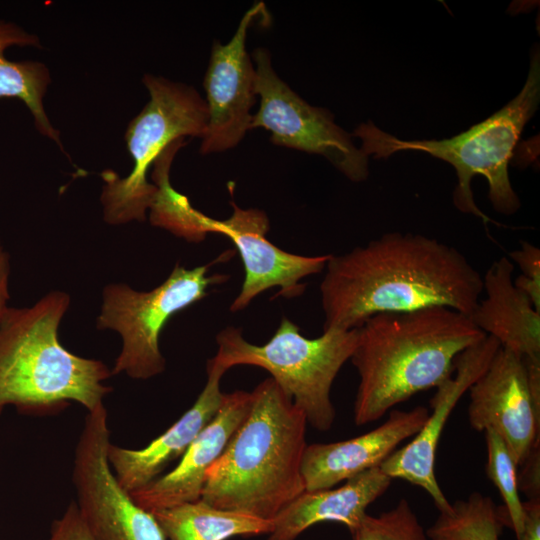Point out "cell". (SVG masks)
I'll list each match as a JSON object with an SVG mask.
<instances>
[{
	"label": "cell",
	"instance_id": "obj_17",
	"mask_svg": "<svg viewBox=\"0 0 540 540\" xmlns=\"http://www.w3.org/2000/svg\"><path fill=\"white\" fill-rule=\"evenodd\" d=\"M207 381L194 404L164 433L140 449L109 444L107 458L123 489L131 493L156 480L190 444L217 413L224 393L220 382L225 370L207 362Z\"/></svg>",
	"mask_w": 540,
	"mask_h": 540
},
{
	"label": "cell",
	"instance_id": "obj_30",
	"mask_svg": "<svg viewBox=\"0 0 540 540\" xmlns=\"http://www.w3.org/2000/svg\"><path fill=\"white\" fill-rule=\"evenodd\" d=\"M11 272L10 255L0 241V321L8 306L9 277Z\"/></svg>",
	"mask_w": 540,
	"mask_h": 540
},
{
	"label": "cell",
	"instance_id": "obj_6",
	"mask_svg": "<svg viewBox=\"0 0 540 540\" xmlns=\"http://www.w3.org/2000/svg\"><path fill=\"white\" fill-rule=\"evenodd\" d=\"M216 343L217 353L209 363L225 371L238 365L265 369L303 411L307 423L321 432L330 430L336 417L331 387L353 354L357 328L325 330L317 338H307L297 324L283 317L262 345L248 342L234 326L220 331Z\"/></svg>",
	"mask_w": 540,
	"mask_h": 540
},
{
	"label": "cell",
	"instance_id": "obj_22",
	"mask_svg": "<svg viewBox=\"0 0 540 540\" xmlns=\"http://www.w3.org/2000/svg\"><path fill=\"white\" fill-rule=\"evenodd\" d=\"M185 144V139L171 143L154 162L152 173L156 194L149 208V220L154 226L166 229L190 242H200L208 233L209 216L195 209L189 199L170 184L169 171L172 160Z\"/></svg>",
	"mask_w": 540,
	"mask_h": 540
},
{
	"label": "cell",
	"instance_id": "obj_14",
	"mask_svg": "<svg viewBox=\"0 0 540 540\" xmlns=\"http://www.w3.org/2000/svg\"><path fill=\"white\" fill-rule=\"evenodd\" d=\"M500 347L494 337L487 335L462 352L455 360V376L436 387L430 400L432 412L421 430L407 445L396 449L379 466L392 480L402 479L425 490L439 512L450 508V502L435 475L436 450L442 431L462 395L487 369Z\"/></svg>",
	"mask_w": 540,
	"mask_h": 540
},
{
	"label": "cell",
	"instance_id": "obj_7",
	"mask_svg": "<svg viewBox=\"0 0 540 540\" xmlns=\"http://www.w3.org/2000/svg\"><path fill=\"white\" fill-rule=\"evenodd\" d=\"M143 83L149 101L129 123L125 141L133 160L131 173L121 178L112 170L100 175L103 217L111 225L143 222L156 194L147 172L174 141L205 134L208 109L205 99L191 86L147 74Z\"/></svg>",
	"mask_w": 540,
	"mask_h": 540
},
{
	"label": "cell",
	"instance_id": "obj_15",
	"mask_svg": "<svg viewBox=\"0 0 540 540\" xmlns=\"http://www.w3.org/2000/svg\"><path fill=\"white\" fill-rule=\"evenodd\" d=\"M251 404V392L224 393L217 413L190 444L176 467L131 492L132 499L148 512L199 500L208 469L224 451Z\"/></svg>",
	"mask_w": 540,
	"mask_h": 540
},
{
	"label": "cell",
	"instance_id": "obj_13",
	"mask_svg": "<svg viewBox=\"0 0 540 540\" xmlns=\"http://www.w3.org/2000/svg\"><path fill=\"white\" fill-rule=\"evenodd\" d=\"M233 212L225 220L208 219V233L226 236L236 247L243 267L241 290L230 305L231 312L244 310L264 291L279 287L275 297L295 298L306 285L301 280L322 272L330 254L304 256L284 251L271 243L266 234L270 228L265 212L243 209L231 202Z\"/></svg>",
	"mask_w": 540,
	"mask_h": 540
},
{
	"label": "cell",
	"instance_id": "obj_26",
	"mask_svg": "<svg viewBox=\"0 0 540 540\" xmlns=\"http://www.w3.org/2000/svg\"><path fill=\"white\" fill-rule=\"evenodd\" d=\"M508 258L521 270L513 279L514 285L523 291L540 311V250L534 244L522 241L519 249L509 253Z\"/></svg>",
	"mask_w": 540,
	"mask_h": 540
},
{
	"label": "cell",
	"instance_id": "obj_18",
	"mask_svg": "<svg viewBox=\"0 0 540 540\" xmlns=\"http://www.w3.org/2000/svg\"><path fill=\"white\" fill-rule=\"evenodd\" d=\"M514 264L507 256L493 261L482 276V293L468 316L501 347L525 358H540V311L513 282Z\"/></svg>",
	"mask_w": 540,
	"mask_h": 540
},
{
	"label": "cell",
	"instance_id": "obj_8",
	"mask_svg": "<svg viewBox=\"0 0 540 540\" xmlns=\"http://www.w3.org/2000/svg\"><path fill=\"white\" fill-rule=\"evenodd\" d=\"M229 254L194 268L175 265L168 277L149 291H137L126 283L107 284L96 327L119 333L122 347L111 369L136 380L160 375L166 360L160 349V335L178 312L204 299L210 287L223 284L229 275L209 274V268Z\"/></svg>",
	"mask_w": 540,
	"mask_h": 540
},
{
	"label": "cell",
	"instance_id": "obj_10",
	"mask_svg": "<svg viewBox=\"0 0 540 540\" xmlns=\"http://www.w3.org/2000/svg\"><path fill=\"white\" fill-rule=\"evenodd\" d=\"M468 391L470 426L494 430L520 467L540 446V358L500 347Z\"/></svg>",
	"mask_w": 540,
	"mask_h": 540
},
{
	"label": "cell",
	"instance_id": "obj_19",
	"mask_svg": "<svg viewBox=\"0 0 540 540\" xmlns=\"http://www.w3.org/2000/svg\"><path fill=\"white\" fill-rule=\"evenodd\" d=\"M391 482L380 467H374L347 479L340 487L304 491L273 520L267 540H296L321 522H338L352 532L367 515L368 506L387 491Z\"/></svg>",
	"mask_w": 540,
	"mask_h": 540
},
{
	"label": "cell",
	"instance_id": "obj_11",
	"mask_svg": "<svg viewBox=\"0 0 540 540\" xmlns=\"http://www.w3.org/2000/svg\"><path fill=\"white\" fill-rule=\"evenodd\" d=\"M110 430L88 422L75 447L72 482L77 507L95 540H166L154 515L118 483L107 458Z\"/></svg>",
	"mask_w": 540,
	"mask_h": 540
},
{
	"label": "cell",
	"instance_id": "obj_9",
	"mask_svg": "<svg viewBox=\"0 0 540 540\" xmlns=\"http://www.w3.org/2000/svg\"><path fill=\"white\" fill-rule=\"evenodd\" d=\"M252 60L260 104L251 129L267 130L277 146L323 156L352 182L365 181L369 157L354 144L352 134L335 122L328 109L310 105L293 91L276 74L267 49L257 48Z\"/></svg>",
	"mask_w": 540,
	"mask_h": 540
},
{
	"label": "cell",
	"instance_id": "obj_12",
	"mask_svg": "<svg viewBox=\"0 0 540 540\" xmlns=\"http://www.w3.org/2000/svg\"><path fill=\"white\" fill-rule=\"evenodd\" d=\"M265 12L263 2L248 9L226 44L214 41L204 77L208 122L201 138L202 154L235 148L251 130V109L258 96L256 70L246 49L247 32L252 22Z\"/></svg>",
	"mask_w": 540,
	"mask_h": 540
},
{
	"label": "cell",
	"instance_id": "obj_4",
	"mask_svg": "<svg viewBox=\"0 0 540 540\" xmlns=\"http://www.w3.org/2000/svg\"><path fill=\"white\" fill-rule=\"evenodd\" d=\"M70 296L54 290L30 307H8L0 321V414H45L71 402L91 412L103 405L112 375L100 360L71 353L58 338Z\"/></svg>",
	"mask_w": 540,
	"mask_h": 540
},
{
	"label": "cell",
	"instance_id": "obj_23",
	"mask_svg": "<svg viewBox=\"0 0 540 540\" xmlns=\"http://www.w3.org/2000/svg\"><path fill=\"white\" fill-rule=\"evenodd\" d=\"M504 526H509L504 509L491 497L473 492L439 512L426 533L430 540H500Z\"/></svg>",
	"mask_w": 540,
	"mask_h": 540
},
{
	"label": "cell",
	"instance_id": "obj_20",
	"mask_svg": "<svg viewBox=\"0 0 540 540\" xmlns=\"http://www.w3.org/2000/svg\"><path fill=\"white\" fill-rule=\"evenodd\" d=\"M12 46L41 47L36 35L12 22L0 20V99L18 98L23 101L33 115L37 130L63 150L60 133L50 123L43 105L51 81L49 70L38 61L7 59L5 50Z\"/></svg>",
	"mask_w": 540,
	"mask_h": 540
},
{
	"label": "cell",
	"instance_id": "obj_3",
	"mask_svg": "<svg viewBox=\"0 0 540 540\" xmlns=\"http://www.w3.org/2000/svg\"><path fill=\"white\" fill-rule=\"evenodd\" d=\"M250 410L206 473L201 499L273 521L305 489V414L270 377L253 391Z\"/></svg>",
	"mask_w": 540,
	"mask_h": 540
},
{
	"label": "cell",
	"instance_id": "obj_5",
	"mask_svg": "<svg viewBox=\"0 0 540 540\" xmlns=\"http://www.w3.org/2000/svg\"><path fill=\"white\" fill-rule=\"evenodd\" d=\"M534 48L520 92L467 131L442 140H402L368 121L359 124L351 134L361 139L360 149L367 157L386 159L397 152L418 151L447 162L458 180L453 191L455 207L488 222L490 219L477 207L471 188L473 177L482 175L487 180L488 198L494 210L512 215L520 209L521 202L511 185L508 165L525 125L540 102V52L538 45Z\"/></svg>",
	"mask_w": 540,
	"mask_h": 540
},
{
	"label": "cell",
	"instance_id": "obj_21",
	"mask_svg": "<svg viewBox=\"0 0 540 540\" xmlns=\"http://www.w3.org/2000/svg\"><path fill=\"white\" fill-rule=\"evenodd\" d=\"M166 540H227L269 534L273 521L214 507L201 498L151 512Z\"/></svg>",
	"mask_w": 540,
	"mask_h": 540
},
{
	"label": "cell",
	"instance_id": "obj_25",
	"mask_svg": "<svg viewBox=\"0 0 540 540\" xmlns=\"http://www.w3.org/2000/svg\"><path fill=\"white\" fill-rule=\"evenodd\" d=\"M349 540H430L406 499L378 516L367 514Z\"/></svg>",
	"mask_w": 540,
	"mask_h": 540
},
{
	"label": "cell",
	"instance_id": "obj_16",
	"mask_svg": "<svg viewBox=\"0 0 540 540\" xmlns=\"http://www.w3.org/2000/svg\"><path fill=\"white\" fill-rule=\"evenodd\" d=\"M428 415L429 410L424 406L409 411L393 409L384 423L360 436L307 444L302 458L305 491L332 488L365 470L379 467L401 442L421 430Z\"/></svg>",
	"mask_w": 540,
	"mask_h": 540
},
{
	"label": "cell",
	"instance_id": "obj_2",
	"mask_svg": "<svg viewBox=\"0 0 540 540\" xmlns=\"http://www.w3.org/2000/svg\"><path fill=\"white\" fill-rule=\"evenodd\" d=\"M487 335L448 307L375 314L357 328L350 358L359 375L357 426L379 420L415 394L453 376L456 358Z\"/></svg>",
	"mask_w": 540,
	"mask_h": 540
},
{
	"label": "cell",
	"instance_id": "obj_27",
	"mask_svg": "<svg viewBox=\"0 0 540 540\" xmlns=\"http://www.w3.org/2000/svg\"><path fill=\"white\" fill-rule=\"evenodd\" d=\"M45 540H95L83 520L76 502H71L64 513L55 519Z\"/></svg>",
	"mask_w": 540,
	"mask_h": 540
},
{
	"label": "cell",
	"instance_id": "obj_24",
	"mask_svg": "<svg viewBox=\"0 0 540 540\" xmlns=\"http://www.w3.org/2000/svg\"><path fill=\"white\" fill-rule=\"evenodd\" d=\"M487 477L498 488L504 502L509 527L517 539L524 530V511L517 484V466L504 440L492 429H486Z\"/></svg>",
	"mask_w": 540,
	"mask_h": 540
},
{
	"label": "cell",
	"instance_id": "obj_28",
	"mask_svg": "<svg viewBox=\"0 0 540 540\" xmlns=\"http://www.w3.org/2000/svg\"><path fill=\"white\" fill-rule=\"evenodd\" d=\"M517 473L518 489L529 499H540V446L535 447Z\"/></svg>",
	"mask_w": 540,
	"mask_h": 540
},
{
	"label": "cell",
	"instance_id": "obj_1",
	"mask_svg": "<svg viewBox=\"0 0 540 540\" xmlns=\"http://www.w3.org/2000/svg\"><path fill=\"white\" fill-rule=\"evenodd\" d=\"M320 284L323 331L351 330L379 313L448 307L469 316L482 275L457 248L415 233L389 232L333 255Z\"/></svg>",
	"mask_w": 540,
	"mask_h": 540
},
{
	"label": "cell",
	"instance_id": "obj_29",
	"mask_svg": "<svg viewBox=\"0 0 540 540\" xmlns=\"http://www.w3.org/2000/svg\"><path fill=\"white\" fill-rule=\"evenodd\" d=\"M522 505L524 530L518 540H540V499H529Z\"/></svg>",
	"mask_w": 540,
	"mask_h": 540
}]
</instances>
